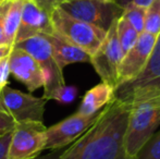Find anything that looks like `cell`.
Returning a JSON list of instances; mask_svg holds the SVG:
<instances>
[{
    "instance_id": "1",
    "label": "cell",
    "mask_w": 160,
    "mask_h": 159,
    "mask_svg": "<svg viewBox=\"0 0 160 159\" xmlns=\"http://www.w3.org/2000/svg\"><path fill=\"white\" fill-rule=\"evenodd\" d=\"M130 108L112 99L95 122L58 159H131L123 146Z\"/></svg>"
},
{
    "instance_id": "2",
    "label": "cell",
    "mask_w": 160,
    "mask_h": 159,
    "mask_svg": "<svg viewBox=\"0 0 160 159\" xmlns=\"http://www.w3.org/2000/svg\"><path fill=\"white\" fill-rule=\"evenodd\" d=\"M159 125L160 107L150 104H138L131 107L123 137V146L128 158L135 159Z\"/></svg>"
},
{
    "instance_id": "3",
    "label": "cell",
    "mask_w": 160,
    "mask_h": 159,
    "mask_svg": "<svg viewBox=\"0 0 160 159\" xmlns=\"http://www.w3.org/2000/svg\"><path fill=\"white\" fill-rule=\"evenodd\" d=\"M50 20L53 31L68 42L93 56L102 44L107 32L64 12L59 7L51 12Z\"/></svg>"
},
{
    "instance_id": "4",
    "label": "cell",
    "mask_w": 160,
    "mask_h": 159,
    "mask_svg": "<svg viewBox=\"0 0 160 159\" xmlns=\"http://www.w3.org/2000/svg\"><path fill=\"white\" fill-rule=\"evenodd\" d=\"M13 47L23 49L35 59L44 77V97L47 100L52 99V96L61 86L65 85L63 70L60 69L52 56L50 42L46 34H38L28 39L14 44Z\"/></svg>"
},
{
    "instance_id": "5",
    "label": "cell",
    "mask_w": 160,
    "mask_h": 159,
    "mask_svg": "<svg viewBox=\"0 0 160 159\" xmlns=\"http://www.w3.org/2000/svg\"><path fill=\"white\" fill-rule=\"evenodd\" d=\"M60 9L81 21L107 32L123 13V8L110 0H65Z\"/></svg>"
},
{
    "instance_id": "6",
    "label": "cell",
    "mask_w": 160,
    "mask_h": 159,
    "mask_svg": "<svg viewBox=\"0 0 160 159\" xmlns=\"http://www.w3.org/2000/svg\"><path fill=\"white\" fill-rule=\"evenodd\" d=\"M46 130L44 122L15 123L11 133L7 158L8 159H35L45 151Z\"/></svg>"
},
{
    "instance_id": "7",
    "label": "cell",
    "mask_w": 160,
    "mask_h": 159,
    "mask_svg": "<svg viewBox=\"0 0 160 159\" xmlns=\"http://www.w3.org/2000/svg\"><path fill=\"white\" fill-rule=\"evenodd\" d=\"M117 21H114L107 31L102 44L98 50L91 56L89 61L101 82L107 83L113 88L118 84L119 66L124 56L117 35Z\"/></svg>"
},
{
    "instance_id": "8",
    "label": "cell",
    "mask_w": 160,
    "mask_h": 159,
    "mask_svg": "<svg viewBox=\"0 0 160 159\" xmlns=\"http://www.w3.org/2000/svg\"><path fill=\"white\" fill-rule=\"evenodd\" d=\"M0 99L15 123L28 121L44 122L46 104L48 102L44 96L36 97L7 85L0 92Z\"/></svg>"
},
{
    "instance_id": "9",
    "label": "cell",
    "mask_w": 160,
    "mask_h": 159,
    "mask_svg": "<svg viewBox=\"0 0 160 159\" xmlns=\"http://www.w3.org/2000/svg\"><path fill=\"white\" fill-rule=\"evenodd\" d=\"M99 112L92 116H81L75 112L61 122L47 127L45 151L60 149L72 144L95 122Z\"/></svg>"
},
{
    "instance_id": "10",
    "label": "cell",
    "mask_w": 160,
    "mask_h": 159,
    "mask_svg": "<svg viewBox=\"0 0 160 159\" xmlns=\"http://www.w3.org/2000/svg\"><path fill=\"white\" fill-rule=\"evenodd\" d=\"M157 35L142 32L136 42L124 53L119 66L118 84L128 82L136 77L147 64L152 51L156 44Z\"/></svg>"
},
{
    "instance_id": "11",
    "label": "cell",
    "mask_w": 160,
    "mask_h": 159,
    "mask_svg": "<svg viewBox=\"0 0 160 159\" xmlns=\"http://www.w3.org/2000/svg\"><path fill=\"white\" fill-rule=\"evenodd\" d=\"M9 67L10 74L23 83L31 93L44 85V77L38 63L23 49L12 47L9 55Z\"/></svg>"
},
{
    "instance_id": "12",
    "label": "cell",
    "mask_w": 160,
    "mask_h": 159,
    "mask_svg": "<svg viewBox=\"0 0 160 159\" xmlns=\"http://www.w3.org/2000/svg\"><path fill=\"white\" fill-rule=\"evenodd\" d=\"M52 33L53 26L50 20V14L39 8L34 0H24L21 22L15 35L14 44L38 34Z\"/></svg>"
},
{
    "instance_id": "13",
    "label": "cell",
    "mask_w": 160,
    "mask_h": 159,
    "mask_svg": "<svg viewBox=\"0 0 160 159\" xmlns=\"http://www.w3.org/2000/svg\"><path fill=\"white\" fill-rule=\"evenodd\" d=\"M47 38L50 42L52 56L60 69H63L69 64L78 62H89L91 56L80 47L68 42L58 33L53 31L52 34H46Z\"/></svg>"
},
{
    "instance_id": "14",
    "label": "cell",
    "mask_w": 160,
    "mask_h": 159,
    "mask_svg": "<svg viewBox=\"0 0 160 159\" xmlns=\"http://www.w3.org/2000/svg\"><path fill=\"white\" fill-rule=\"evenodd\" d=\"M112 97L113 87L105 82H100L86 92L76 113L81 116L95 115L111 102Z\"/></svg>"
},
{
    "instance_id": "15",
    "label": "cell",
    "mask_w": 160,
    "mask_h": 159,
    "mask_svg": "<svg viewBox=\"0 0 160 159\" xmlns=\"http://www.w3.org/2000/svg\"><path fill=\"white\" fill-rule=\"evenodd\" d=\"M24 0H10L4 17V42L8 46L14 45L15 35L19 28L22 17Z\"/></svg>"
},
{
    "instance_id": "16",
    "label": "cell",
    "mask_w": 160,
    "mask_h": 159,
    "mask_svg": "<svg viewBox=\"0 0 160 159\" xmlns=\"http://www.w3.org/2000/svg\"><path fill=\"white\" fill-rule=\"evenodd\" d=\"M117 35H118V39L123 53H125L136 42L139 36V33L124 17H120L117 21Z\"/></svg>"
},
{
    "instance_id": "17",
    "label": "cell",
    "mask_w": 160,
    "mask_h": 159,
    "mask_svg": "<svg viewBox=\"0 0 160 159\" xmlns=\"http://www.w3.org/2000/svg\"><path fill=\"white\" fill-rule=\"evenodd\" d=\"M145 13L146 8L139 7L131 2L127 7L123 8V13L121 17L125 20L141 34L144 32V25H145Z\"/></svg>"
},
{
    "instance_id": "18",
    "label": "cell",
    "mask_w": 160,
    "mask_h": 159,
    "mask_svg": "<svg viewBox=\"0 0 160 159\" xmlns=\"http://www.w3.org/2000/svg\"><path fill=\"white\" fill-rule=\"evenodd\" d=\"M144 31L158 36L160 33V0H152L146 8Z\"/></svg>"
},
{
    "instance_id": "19",
    "label": "cell",
    "mask_w": 160,
    "mask_h": 159,
    "mask_svg": "<svg viewBox=\"0 0 160 159\" xmlns=\"http://www.w3.org/2000/svg\"><path fill=\"white\" fill-rule=\"evenodd\" d=\"M135 159H160V130L142 147Z\"/></svg>"
},
{
    "instance_id": "20",
    "label": "cell",
    "mask_w": 160,
    "mask_h": 159,
    "mask_svg": "<svg viewBox=\"0 0 160 159\" xmlns=\"http://www.w3.org/2000/svg\"><path fill=\"white\" fill-rule=\"evenodd\" d=\"M78 96V88L75 86H68L63 85L61 86L52 96V99L61 102V104H71Z\"/></svg>"
},
{
    "instance_id": "21",
    "label": "cell",
    "mask_w": 160,
    "mask_h": 159,
    "mask_svg": "<svg viewBox=\"0 0 160 159\" xmlns=\"http://www.w3.org/2000/svg\"><path fill=\"white\" fill-rule=\"evenodd\" d=\"M15 127V121L10 116V113L6 110L0 99V136L6 135L8 133H12Z\"/></svg>"
},
{
    "instance_id": "22",
    "label": "cell",
    "mask_w": 160,
    "mask_h": 159,
    "mask_svg": "<svg viewBox=\"0 0 160 159\" xmlns=\"http://www.w3.org/2000/svg\"><path fill=\"white\" fill-rule=\"evenodd\" d=\"M10 55V53H9ZM9 55L0 60V92L3 87L8 85L9 75H10V67H9Z\"/></svg>"
},
{
    "instance_id": "23",
    "label": "cell",
    "mask_w": 160,
    "mask_h": 159,
    "mask_svg": "<svg viewBox=\"0 0 160 159\" xmlns=\"http://www.w3.org/2000/svg\"><path fill=\"white\" fill-rule=\"evenodd\" d=\"M10 0H1L0 1V46L6 45L4 42V17L8 10Z\"/></svg>"
},
{
    "instance_id": "24",
    "label": "cell",
    "mask_w": 160,
    "mask_h": 159,
    "mask_svg": "<svg viewBox=\"0 0 160 159\" xmlns=\"http://www.w3.org/2000/svg\"><path fill=\"white\" fill-rule=\"evenodd\" d=\"M34 1L36 2V4H37L39 8H42V10L46 11L47 13L51 14V12H52L56 8H58V7L63 1H65V0H34Z\"/></svg>"
},
{
    "instance_id": "25",
    "label": "cell",
    "mask_w": 160,
    "mask_h": 159,
    "mask_svg": "<svg viewBox=\"0 0 160 159\" xmlns=\"http://www.w3.org/2000/svg\"><path fill=\"white\" fill-rule=\"evenodd\" d=\"M10 141H11V133L0 136V159H8L7 158V153H8Z\"/></svg>"
},
{
    "instance_id": "26",
    "label": "cell",
    "mask_w": 160,
    "mask_h": 159,
    "mask_svg": "<svg viewBox=\"0 0 160 159\" xmlns=\"http://www.w3.org/2000/svg\"><path fill=\"white\" fill-rule=\"evenodd\" d=\"M60 154H61V152H59V149H55L53 152L47 154V155L38 156V157H36L35 159H58L60 156Z\"/></svg>"
},
{
    "instance_id": "27",
    "label": "cell",
    "mask_w": 160,
    "mask_h": 159,
    "mask_svg": "<svg viewBox=\"0 0 160 159\" xmlns=\"http://www.w3.org/2000/svg\"><path fill=\"white\" fill-rule=\"evenodd\" d=\"M11 49H12V46H8V45H1L0 46V60L3 57L8 56L10 53Z\"/></svg>"
},
{
    "instance_id": "28",
    "label": "cell",
    "mask_w": 160,
    "mask_h": 159,
    "mask_svg": "<svg viewBox=\"0 0 160 159\" xmlns=\"http://www.w3.org/2000/svg\"><path fill=\"white\" fill-rule=\"evenodd\" d=\"M152 1V0H132V2L134 4L139 6V7H143V8H147Z\"/></svg>"
},
{
    "instance_id": "29",
    "label": "cell",
    "mask_w": 160,
    "mask_h": 159,
    "mask_svg": "<svg viewBox=\"0 0 160 159\" xmlns=\"http://www.w3.org/2000/svg\"><path fill=\"white\" fill-rule=\"evenodd\" d=\"M131 2H132V0H117V3L119 4V6H121L122 8H124V7H127L128 4H130Z\"/></svg>"
},
{
    "instance_id": "30",
    "label": "cell",
    "mask_w": 160,
    "mask_h": 159,
    "mask_svg": "<svg viewBox=\"0 0 160 159\" xmlns=\"http://www.w3.org/2000/svg\"><path fill=\"white\" fill-rule=\"evenodd\" d=\"M110 1H114V2H117V0H110Z\"/></svg>"
},
{
    "instance_id": "31",
    "label": "cell",
    "mask_w": 160,
    "mask_h": 159,
    "mask_svg": "<svg viewBox=\"0 0 160 159\" xmlns=\"http://www.w3.org/2000/svg\"><path fill=\"white\" fill-rule=\"evenodd\" d=\"M0 1H1V0H0Z\"/></svg>"
}]
</instances>
